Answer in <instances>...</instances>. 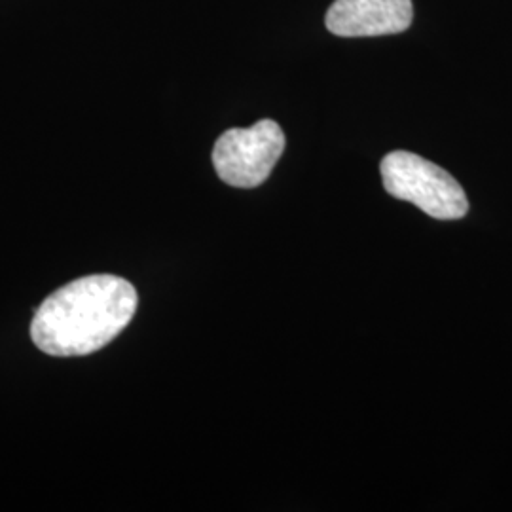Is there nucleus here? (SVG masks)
<instances>
[{"mask_svg": "<svg viewBox=\"0 0 512 512\" xmlns=\"http://www.w3.org/2000/svg\"><path fill=\"white\" fill-rule=\"evenodd\" d=\"M412 21V0H334L325 25L336 37H385L404 33Z\"/></svg>", "mask_w": 512, "mask_h": 512, "instance_id": "obj_4", "label": "nucleus"}, {"mask_svg": "<svg viewBox=\"0 0 512 512\" xmlns=\"http://www.w3.org/2000/svg\"><path fill=\"white\" fill-rule=\"evenodd\" d=\"M380 173L387 194L414 203L433 219H463L469 211L463 186L446 169L414 152H389L380 164Z\"/></svg>", "mask_w": 512, "mask_h": 512, "instance_id": "obj_2", "label": "nucleus"}, {"mask_svg": "<svg viewBox=\"0 0 512 512\" xmlns=\"http://www.w3.org/2000/svg\"><path fill=\"white\" fill-rule=\"evenodd\" d=\"M139 304L124 277L86 275L50 294L38 308L31 338L52 357H82L110 344L133 319Z\"/></svg>", "mask_w": 512, "mask_h": 512, "instance_id": "obj_1", "label": "nucleus"}, {"mask_svg": "<svg viewBox=\"0 0 512 512\" xmlns=\"http://www.w3.org/2000/svg\"><path fill=\"white\" fill-rule=\"evenodd\" d=\"M285 150V133L274 120L224 131L213 148V165L222 183L256 188L264 183Z\"/></svg>", "mask_w": 512, "mask_h": 512, "instance_id": "obj_3", "label": "nucleus"}]
</instances>
